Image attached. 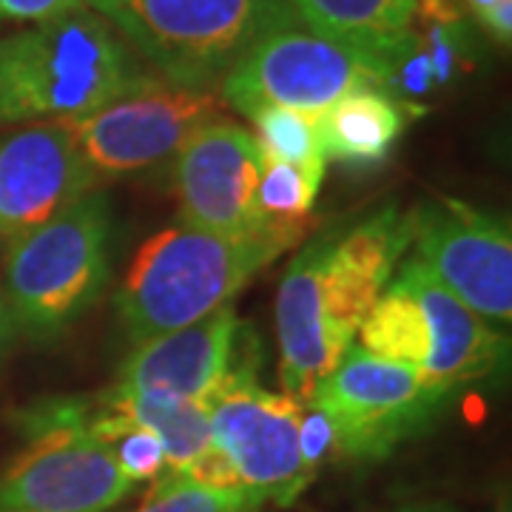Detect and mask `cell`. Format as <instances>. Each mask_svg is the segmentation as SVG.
I'll list each match as a JSON object with an SVG mask.
<instances>
[{"instance_id":"20","label":"cell","mask_w":512,"mask_h":512,"mask_svg":"<svg viewBox=\"0 0 512 512\" xmlns=\"http://www.w3.org/2000/svg\"><path fill=\"white\" fill-rule=\"evenodd\" d=\"M248 120L254 123L256 146L265 160H279V163H291L325 174L328 157H325L316 114L265 106V109H256Z\"/></svg>"},{"instance_id":"16","label":"cell","mask_w":512,"mask_h":512,"mask_svg":"<svg viewBox=\"0 0 512 512\" xmlns=\"http://www.w3.org/2000/svg\"><path fill=\"white\" fill-rule=\"evenodd\" d=\"M313 35L384 60L390 69L416 43V0H291Z\"/></svg>"},{"instance_id":"18","label":"cell","mask_w":512,"mask_h":512,"mask_svg":"<svg viewBox=\"0 0 512 512\" xmlns=\"http://www.w3.org/2000/svg\"><path fill=\"white\" fill-rule=\"evenodd\" d=\"M103 396L120 416L146 427L160 439L168 473H185L200 458L217 450L205 404L154 396V393H123L114 387Z\"/></svg>"},{"instance_id":"26","label":"cell","mask_w":512,"mask_h":512,"mask_svg":"<svg viewBox=\"0 0 512 512\" xmlns=\"http://www.w3.org/2000/svg\"><path fill=\"white\" fill-rule=\"evenodd\" d=\"M481 26L490 32V35L501 43V46H510L512 40V0H498L490 12L481 15Z\"/></svg>"},{"instance_id":"24","label":"cell","mask_w":512,"mask_h":512,"mask_svg":"<svg viewBox=\"0 0 512 512\" xmlns=\"http://www.w3.org/2000/svg\"><path fill=\"white\" fill-rule=\"evenodd\" d=\"M436 77H433V63H430V55L424 52V46L416 43L404 52L396 66H393V77H390V86L399 89L407 97H419V94H427L433 89Z\"/></svg>"},{"instance_id":"7","label":"cell","mask_w":512,"mask_h":512,"mask_svg":"<svg viewBox=\"0 0 512 512\" xmlns=\"http://www.w3.org/2000/svg\"><path fill=\"white\" fill-rule=\"evenodd\" d=\"M390 77L393 69L379 57L288 26L251 46L222 77L220 92L245 117L265 106L319 117L353 92L390 89Z\"/></svg>"},{"instance_id":"11","label":"cell","mask_w":512,"mask_h":512,"mask_svg":"<svg viewBox=\"0 0 512 512\" xmlns=\"http://www.w3.org/2000/svg\"><path fill=\"white\" fill-rule=\"evenodd\" d=\"M26 447L0 473V512H106L131 490L92 424L23 436Z\"/></svg>"},{"instance_id":"6","label":"cell","mask_w":512,"mask_h":512,"mask_svg":"<svg viewBox=\"0 0 512 512\" xmlns=\"http://www.w3.org/2000/svg\"><path fill=\"white\" fill-rule=\"evenodd\" d=\"M450 396L416 367L387 362L350 345L305 404L330 421L333 458L370 464L424 433Z\"/></svg>"},{"instance_id":"13","label":"cell","mask_w":512,"mask_h":512,"mask_svg":"<svg viewBox=\"0 0 512 512\" xmlns=\"http://www.w3.org/2000/svg\"><path fill=\"white\" fill-rule=\"evenodd\" d=\"M92 165L69 123H35L0 137V237H18L89 194Z\"/></svg>"},{"instance_id":"27","label":"cell","mask_w":512,"mask_h":512,"mask_svg":"<svg viewBox=\"0 0 512 512\" xmlns=\"http://www.w3.org/2000/svg\"><path fill=\"white\" fill-rule=\"evenodd\" d=\"M12 336H15V325H12V316H9L6 305H3V299H0V359H3V353H6V348H9Z\"/></svg>"},{"instance_id":"23","label":"cell","mask_w":512,"mask_h":512,"mask_svg":"<svg viewBox=\"0 0 512 512\" xmlns=\"http://www.w3.org/2000/svg\"><path fill=\"white\" fill-rule=\"evenodd\" d=\"M299 450H302V464L305 470L316 478V470L333 458V427L330 421L311 407L305 404L302 410V424H299Z\"/></svg>"},{"instance_id":"21","label":"cell","mask_w":512,"mask_h":512,"mask_svg":"<svg viewBox=\"0 0 512 512\" xmlns=\"http://www.w3.org/2000/svg\"><path fill=\"white\" fill-rule=\"evenodd\" d=\"M322 177V171L262 157L254 200L256 211L271 222H308L316 194L322 188Z\"/></svg>"},{"instance_id":"30","label":"cell","mask_w":512,"mask_h":512,"mask_svg":"<svg viewBox=\"0 0 512 512\" xmlns=\"http://www.w3.org/2000/svg\"><path fill=\"white\" fill-rule=\"evenodd\" d=\"M140 512H143V510H140Z\"/></svg>"},{"instance_id":"12","label":"cell","mask_w":512,"mask_h":512,"mask_svg":"<svg viewBox=\"0 0 512 512\" xmlns=\"http://www.w3.org/2000/svg\"><path fill=\"white\" fill-rule=\"evenodd\" d=\"M262 151L248 128L214 117L200 126L174 163V191L183 225L214 234H256L288 222L265 220L256 211Z\"/></svg>"},{"instance_id":"17","label":"cell","mask_w":512,"mask_h":512,"mask_svg":"<svg viewBox=\"0 0 512 512\" xmlns=\"http://www.w3.org/2000/svg\"><path fill=\"white\" fill-rule=\"evenodd\" d=\"M402 128V106L382 89L353 92L319 114V131L328 160H384L399 140Z\"/></svg>"},{"instance_id":"9","label":"cell","mask_w":512,"mask_h":512,"mask_svg":"<svg viewBox=\"0 0 512 512\" xmlns=\"http://www.w3.org/2000/svg\"><path fill=\"white\" fill-rule=\"evenodd\" d=\"M413 245L421 265L484 322L512 319L510 222L461 200L413 208Z\"/></svg>"},{"instance_id":"25","label":"cell","mask_w":512,"mask_h":512,"mask_svg":"<svg viewBox=\"0 0 512 512\" xmlns=\"http://www.w3.org/2000/svg\"><path fill=\"white\" fill-rule=\"evenodd\" d=\"M80 9H89V0H0V20L37 26Z\"/></svg>"},{"instance_id":"5","label":"cell","mask_w":512,"mask_h":512,"mask_svg":"<svg viewBox=\"0 0 512 512\" xmlns=\"http://www.w3.org/2000/svg\"><path fill=\"white\" fill-rule=\"evenodd\" d=\"M111 271V211L89 191L52 220L12 237L3 259V305L37 342L57 339L97 302Z\"/></svg>"},{"instance_id":"4","label":"cell","mask_w":512,"mask_h":512,"mask_svg":"<svg viewBox=\"0 0 512 512\" xmlns=\"http://www.w3.org/2000/svg\"><path fill=\"white\" fill-rule=\"evenodd\" d=\"M165 83L211 92L276 29L299 26L291 0H89Z\"/></svg>"},{"instance_id":"28","label":"cell","mask_w":512,"mask_h":512,"mask_svg":"<svg viewBox=\"0 0 512 512\" xmlns=\"http://www.w3.org/2000/svg\"><path fill=\"white\" fill-rule=\"evenodd\" d=\"M390 512H453L447 510V507H441V504H404L399 510H390Z\"/></svg>"},{"instance_id":"8","label":"cell","mask_w":512,"mask_h":512,"mask_svg":"<svg viewBox=\"0 0 512 512\" xmlns=\"http://www.w3.org/2000/svg\"><path fill=\"white\" fill-rule=\"evenodd\" d=\"M251 345L254 339L239 345L225 382L205 402L211 436L242 487L279 507H291L313 481L299 450L305 404L288 393H271L256 382L259 362L251 356Z\"/></svg>"},{"instance_id":"29","label":"cell","mask_w":512,"mask_h":512,"mask_svg":"<svg viewBox=\"0 0 512 512\" xmlns=\"http://www.w3.org/2000/svg\"><path fill=\"white\" fill-rule=\"evenodd\" d=\"M464 3L473 9V15H476V18H481L484 12H490V9H493L498 0H464Z\"/></svg>"},{"instance_id":"3","label":"cell","mask_w":512,"mask_h":512,"mask_svg":"<svg viewBox=\"0 0 512 512\" xmlns=\"http://www.w3.org/2000/svg\"><path fill=\"white\" fill-rule=\"evenodd\" d=\"M151 77L97 12L37 23L0 40V128L72 123Z\"/></svg>"},{"instance_id":"15","label":"cell","mask_w":512,"mask_h":512,"mask_svg":"<svg viewBox=\"0 0 512 512\" xmlns=\"http://www.w3.org/2000/svg\"><path fill=\"white\" fill-rule=\"evenodd\" d=\"M396 279L416 296L427 322L430 350L419 370L427 382L453 393L458 384L484 379L501 365L507 342L453 293L444 291L419 259H407Z\"/></svg>"},{"instance_id":"22","label":"cell","mask_w":512,"mask_h":512,"mask_svg":"<svg viewBox=\"0 0 512 512\" xmlns=\"http://www.w3.org/2000/svg\"><path fill=\"white\" fill-rule=\"evenodd\" d=\"M265 498L248 487H205L177 473L154 478L143 512H256Z\"/></svg>"},{"instance_id":"1","label":"cell","mask_w":512,"mask_h":512,"mask_svg":"<svg viewBox=\"0 0 512 512\" xmlns=\"http://www.w3.org/2000/svg\"><path fill=\"white\" fill-rule=\"evenodd\" d=\"M416 211L384 205L350 228H330L302 245L276 291L279 379L296 402H308L393 279L413 245Z\"/></svg>"},{"instance_id":"19","label":"cell","mask_w":512,"mask_h":512,"mask_svg":"<svg viewBox=\"0 0 512 512\" xmlns=\"http://www.w3.org/2000/svg\"><path fill=\"white\" fill-rule=\"evenodd\" d=\"M359 348L387 362H399L421 370L430 350V333L416 296L399 279L387 282L382 296L370 308L365 322L356 330Z\"/></svg>"},{"instance_id":"2","label":"cell","mask_w":512,"mask_h":512,"mask_svg":"<svg viewBox=\"0 0 512 512\" xmlns=\"http://www.w3.org/2000/svg\"><path fill=\"white\" fill-rule=\"evenodd\" d=\"M308 222L256 234H214L174 225L143 242L117 293V308L134 345L188 328L231 305L265 265L293 248Z\"/></svg>"},{"instance_id":"14","label":"cell","mask_w":512,"mask_h":512,"mask_svg":"<svg viewBox=\"0 0 512 512\" xmlns=\"http://www.w3.org/2000/svg\"><path fill=\"white\" fill-rule=\"evenodd\" d=\"M242 328L234 305H225L188 328L140 342L120 370L114 390L205 404L234 365Z\"/></svg>"},{"instance_id":"10","label":"cell","mask_w":512,"mask_h":512,"mask_svg":"<svg viewBox=\"0 0 512 512\" xmlns=\"http://www.w3.org/2000/svg\"><path fill=\"white\" fill-rule=\"evenodd\" d=\"M214 117H220V100L211 92L151 77L69 128L94 174H131L177 154Z\"/></svg>"}]
</instances>
